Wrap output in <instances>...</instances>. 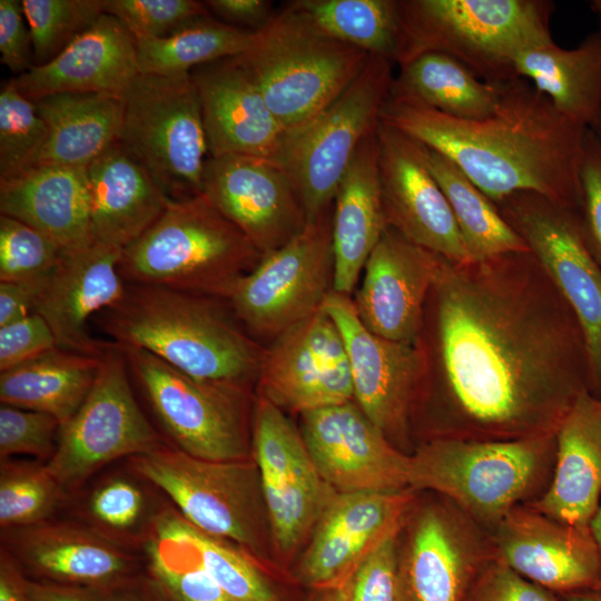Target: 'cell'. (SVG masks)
Masks as SVG:
<instances>
[{
  "label": "cell",
  "instance_id": "cell-38",
  "mask_svg": "<svg viewBox=\"0 0 601 601\" xmlns=\"http://www.w3.org/2000/svg\"><path fill=\"white\" fill-rule=\"evenodd\" d=\"M423 147L426 164L447 199L472 262L529 252L496 205L452 160Z\"/></svg>",
  "mask_w": 601,
  "mask_h": 601
},
{
  "label": "cell",
  "instance_id": "cell-2",
  "mask_svg": "<svg viewBox=\"0 0 601 601\" xmlns=\"http://www.w3.org/2000/svg\"><path fill=\"white\" fill-rule=\"evenodd\" d=\"M381 121L447 157L495 205L528 191L580 211L588 128L560 114L526 79L501 82L497 106L483 119L388 97Z\"/></svg>",
  "mask_w": 601,
  "mask_h": 601
},
{
  "label": "cell",
  "instance_id": "cell-39",
  "mask_svg": "<svg viewBox=\"0 0 601 601\" xmlns=\"http://www.w3.org/2000/svg\"><path fill=\"white\" fill-rule=\"evenodd\" d=\"M253 36L208 16L168 37L136 40L139 73L186 75L200 65L244 53Z\"/></svg>",
  "mask_w": 601,
  "mask_h": 601
},
{
  "label": "cell",
  "instance_id": "cell-5",
  "mask_svg": "<svg viewBox=\"0 0 601 601\" xmlns=\"http://www.w3.org/2000/svg\"><path fill=\"white\" fill-rule=\"evenodd\" d=\"M554 457L555 433L514 440L428 439L410 454L408 489L444 496L491 531L545 491Z\"/></svg>",
  "mask_w": 601,
  "mask_h": 601
},
{
  "label": "cell",
  "instance_id": "cell-9",
  "mask_svg": "<svg viewBox=\"0 0 601 601\" xmlns=\"http://www.w3.org/2000/svg\"><path fill=\"white\" fill-rule=\"evenodd\" d=\"M118 346L170 445L209 461L253 457L248 385L201 380L144 349Z\"/></svg>",
  "mask_w": 601,
  "mask_h": 601
},
{
  "label": "cell",
  "instance_id": "cell-32",
  "mask_svg": "<svg viewBox=\"0 0 601 601\" xmlns=\"http://www.w3.org/2000/svg\"><path fill=\"white\" fill-rule=\"evenodd\" d=\"M386 227L375 132L358 147L333 200L334 292L352 296Z\"/></svg>",
  "mask_w": 601,
  "mask_h": 601
},
{
  "label": "cell",
  "instance_id": "cell-49",
  "mask_svg": "<svg viewBox=\"0 0 601 601\" xmlns=\"http://www.w3.org/2000/svg\"><path fill=\"white\" fill-rule=\"evenodd\" d=\"M465 601H560V598L494 558L477 575Z\"/></svg>",
  "mask_w": 601,
  "mask_h": 601
},
{
  "label": "cell",
  "instance_id": "cell-18",
  "mask_svg": "<svg viewBox=\"0 0 601 601\" xmlns=\"http://www.w3.org/2000/svg\"><path fill=\"white\" fill-rule=\"evenodd\" d=\"M257 384L259 396L299 414L354 401L345 343L323 307L274 337Z\"/></svg>",
  "mask_w": 601,
  "mask_h": 601
},
{
  "label": "cell",
  "instance_id": "cell-16",
  "mask_svg": "<svg viewBox=\"0 0 601 601\" xmlns=\"http://www.w3.org/2000/svg\"><path fill=\"white\" fill-rule=\"evenodd\" d=\"M252 445L273 545L279 554L290 555L337 493L317 470L302 433L282 408L259 395L254 402Z\"/></svg>",
  "mask_w": 601,
  "mask_h": 601
},
{
  "label": "cell",
  "instance_id": "cell-62",
  "mask_svg": "<svg viewBox=\"0 0 601 601\" xmlns=\"http://www.w3.org/2000/svg\"><path fill=\"white\" fill-rule=\"evenodd\" d=\"M593 130V132L595 134V136L598 137V139L600 140L601 142V118L600 120L598 121V124L593 127V128H590Z\"/></svg>",
  "mask_w": 601,
  "mask_h": 601
},
{
  "label": "cell",
  "instance_id": "cell-1",
  "mask_svg": "<svg viewBox=\"0 0 601 601\" xmlns=\"http://www.w3.org/2000/svg\"><path fill=\"white\" fill-rule=\"evenodd\" d=\"M418 343L425 372L415 407L431 396L439 411L426 440L555 433L590 390L581 327L530 250L442 257Z\"/></svg>",
  "mask_w": 601,
  "mask_h": 601
},
{
  "label": "cell",
  "instance_id": "cell-45",
  "mask_svg": "<svg viewBox=\"0 0 601 601\" xmlns=\"http://www.w3.org/2000/svg\"><path fill=\"white\" fill-rule=\"evenodd\" d=\"M186 538L206 572L237 601H280L247 553L184 519Z\"/></svg>",
  "mask_w": 601,
  "mask_h": 601
},
{
  "label": "cell",
  "instance_id": "cell-20",
  "mask_svg": "<svg viewBox=\"0 0 601 601\" xmlns=\"http://www.w3.org/2000/svg\"><path fill=\"white\" fill-rule=\"evenodd\" d=\"M300 417L305 445L336 493L408 489L410 454L396 447L355 401Z\"/></svg>",
  "mask_w": 601,
  "mask_h": 601
},
{
  "label": "cell",
  "instance_id": "cell-28",
  "mask_svg": "<svg viewBox=\"0 0 601 601\" xmlns=\"http://www.w3.org/2000/svg\"><path fill=\"white\" fill-rule=\"evenodd\" d=\"M139 73L135 37L114 16L102 13L61 53L14 76L30 100L59 92H100L122 97Z\"/></svg>",
  "mask_w": 601,
  "mask_h": 601
},
{
  "label": "cell",
  "instance_id": "cell-60",
  "mask_svg": "<svg viewBox=\"0 0 601 601\" xmlns=\"http://www.w3.org/2000/svg\"><path fill=\"white\" fill-rule=\"evenodd\" d=\"M327 601H348L346 587L343 585L341 588L334 589L333 593L327 599Z\"/></svg>",
  "mask_w": 601,
  "mask_h": 601
},
{
  "label": "cell",
  "instance_id": "cell-27",
  "mask_svg": "<svg viewBox=\"0 0 601 601\" xmlns=\"http://www.w3.org/2000/svg\"><path fill=\"white\" fill-rule=\"evenodd\" d=\"M208 157L244 155L275 159L286 132L237 57L194 68Z\"/></svg>",
  "mask_w": 601,
  "mask_h": 601
},
{
  "label": "cell",
  "instance_id": "cell-33",
  "mask_svg": "<svg viewBox=\"0 0 601 601\" xmlns=\"http://www.w3.org/2000/svg\"><path fill=\"white\" fill-rule=\"evenodd\" d=\"M516 76L530 81L570 120L593 128L601 118V31L573 49L550 42L522 51Z\"/></svg>",
  "mask_w": 601,
  "mask_h": 601
},
{
  "label": "cell",
  "instance_id": "cell-59",
  "mask_svg": "<svg viewBox=\"0 0 601 601\" xmlns=\"http://www.w3.org/2000/svg\"><path fill=\"white\" fill-rule=\"evenodd\" d=\"M589 529L598 550L601 568V497L598 508L590 520Z\"/></svg>",
  "mask_w": 601,
  "mask_h": 601
},
{
  "label": "cell",
  "instance_id": "cell-11",
  "mask_svg": "<svg viewBox=\"0 0 601 601\" xmlns=\"http://www.w3.org/2000/svg\"><path fill=\"white\" fill-rule=\"evenodd\" d=\"M394 62L371 56L357 78L313 120L286 135L274 159L295 181L307 221L332 207L361 144L374 135L393 83Z\"/></svg>",
  "mask_w": 601,
  "mask_h": 601
},
{
  "label": "cell",
  "instance_id": "cell-52",
  "mask_svg": "<svg viewBox=\"0 0 601 601\" xmlns=\"http://www.w3.org/2000/svg\"><path fill=\"white\" fill-rule=\"evenodd\" d=\"M1 63L21 75L33 67L31 35L19 0H0Z\"/></svg>",
  "mask_w": 601,
  "mask_h": 601
},
{
  "label": "cell",
  "instance_id": "cell-53",
  "mask_svg": "<svg viewBox=\"0 0 601 601\" xmlns=\"http://www.w3.org/2000/svg\"><path fill=\"white\" fill-rule=\"evenodd\" d=\"M210 14L233 27L256 32L275 14L268 0H208L204 1Z\"/></svg>",
  "mask_w": 601,
  "mask_h": 601
},
{
  "label": "cell",
  "instance_id": "cell-54",
  "mask_svg": "<svg viewBox=\"0 0 601 601\" xmlns=\"http://www.w3.org/2000/svg\"><path fill=\"white\" fill-rule=\"evenodd\" d=\"M46 279L0 282V326L35 313L36 302Z\"/></svg>",
  "mask_w": 601,
  "mask_h": 601
},
{
  "label": "cell",
  "instance_id": "cell-58",
  "mask_svg": "<svg viewBox=\"0 0 601 601\" xmlns=\"http://www.w3.org/2000/svg\"><path fill=\"white\" fill-rule=\"evenodd\" d=\"M560 601H601V585L559 595Z\"/></svg>",
  "mask_w": 601,
  "mask_h": 601
},
{
  "label": "cell",
  "instance_id": "cell-40",
  "mask_svg": "<svg viewBox=\"0 0 601 601\" xmlns=\"http://www.w3.org/2000/svg\"><path fill=\"white\" fill-rule=\"evenodd\" d=\"M290 3L333 38L395 63L397 0H295Z\"/></svg>",
  "mask_w": 601,
  "mask_h": 601
},
{
  "label": "cell",
  "instance_id": "cell-7",
  "mask_svg": "<svg viewBox=\"0 0 601 601\" xmlns=\"http://www.w3.org/2000/svg\"><path fill=\"white\" fill-rule=\"evenodd\" d=\"M236 57L289 135L335 100L371 56L333 38L288 1Z\"/></svg>",
  "mask_w": 601,
  "mask_h": 601
},
{
  "label": "cell",
  "instance_id": "cell-30",
  "mask_svg": "<svg viewBox=\"0 0 601 601\" xmlns=\"http://www.w3.org/2000/svg\"><path fill=\"white\" fill-rule=\"evenodd\" d=\"M86 175L92 238L109 246L132 244L171 200L118 141L86 167Z\"/></svg>",
  "mask_w": 601,
  "mask_h": 601
},
{
  "label": "cell",
  "instance_id": "cell-44",
  "mask_svg": "<svg viewBox=\"0 0 601 601\" xmlns=\"http://www.w3.org/2000/svg\"><path fill=\"white\" fill-rule=\"evenodd\" d=\"M32 42L33 66L61 53L105 13V0H22Z\"/></svg>",
  "mask_w": 601,
  "mask_h": 601
},
{
  "label": "cell",
  "instance_id": "cell-13",
  "mask_svg": "<svg viewBox=\"0 0 601 601\" xmlns=\"http://www.w3.org/2000/svg\"><path fill=\"white\" fill-rule=\"evenodd\" d=\"M496 207L579 323L590 390L601 395V264L585 239L580 211L528 191L513 194Z\"/></svg>",
  "mask_w": 601,
  "mask_h": 601
},
{
  "label": "cell",
  "instance_id": "cell-3",
  "mask_svg": "<svg viewBox=\"0 0 601 601\" xmlns=\"http://www.w3.org/2000/svg\"><path fill=\"white\" fill-rule=\"evenodd\" d=\"M215 299L127 284L124 298L95 322L110 342L144 349L191 376L244 385L257 382L265 348Z\"/></svg>",
  "mask_w": 601,
  "mask_h": 601
},
{
  "label": "cell",
  "instance_id": "cell-55",
  "mask_svg": "<svg viewBox=\"0 0 601 601\" xmlns=\"http://www.w3.org/2000/svg\"><path fill=\"white\" fill-rule=\"evenodd\" d=\"M29 601H104L100 589L53 583L27 578Z\"/></svg>",
  "mask_w": 601,
  "mask_h": 601
},
{
  "label": "cell",
  "instance_id": "cell-56",
  "mask_svg": "<svg viewBox=\"0 0 601 601\" xmlns=\"http://www.w3.org/2000/svg\"><path fill=\"white\" fill-rule=\"evenodd\" d=\"M104 601H164L151 580L140 574L108 589H100Z\"/></svg>",
  "mask_w": 601,
  "mask_h": 601
},
{
  "label": "cell",
  "instance_id": "cell-57",
  "mask_svg": "<svg viewBox=\"0 0 601 601\" xmlns=\"http://www.w3.org/2000/svg\"><path fill=\"white\" fill-rule=\"evenodd\" d=\"M27 577L12 559L1 549L0 551V601H29L26 590Z\"/></svg>",
  "mask_w": 601,
  "mask_h": 601
},
{
  "label": "cell",
  "instance_id": "cell-21",
  "mask_svg": "<svg viewBox=\"0 0 601 601\" xmlns=\"http://www.w3.org/2000/svg\"><path fill=\"white\" fill-rule=\"evenodd\" d=\"M378 174L384 216L411 243L456 263L472 262L422 144L381 121Z\"/></svg>",
  "mask_w": 601,
  "mask_h": 601
},
{
  "label": "cell",
  "instance_id": "cell-47",
  "mask_svg": "<svg viewBox=\"0 0 601 601\" xmlns=\"http://www.w3.org/2000/svg\"><path fill=\"white\" fill-rule=\"evenodd\" d=\"M105 12L140 39L168 37L191 22L211 16L197 0H105Z\"/></svg>",
  "mask_w": 601,
  "mask_h": 601
},
{
  "label": "cell",
  "instance_id": "cell-24",
  "mask_svg": "<svg viewBox=\"0 0 601 601\" xmlns=\"http://www.w3.org/2000/svg\"><path fill=\"white\" fill-rule=\"evenodd\" d=\"M121 255V248L98 242L61 252L35 306L58 347L99 357L106 353L111 342L93 337L89 322L126 294L127 283L119 270Z\"/></svg>",
  "mask_w": 601,
  "mask_h": 601
},
{
  "label": "cell",
  "instance_id": "cell-37",
  "mask_svg": "<svg viewBox=\"0 0 601 601\" xmlns=\"http://www.w3.org/2000/svg\"><path fill=\"white\" fill-rule=\"evenodd\" d=\"M140 550L164 601H237L198 562L174 505L157 510Z\"/></svg>",
  "mask_w": 601,
  "mask_h": 601
},
{
  "label": "cell",
  "instance_id": "cell-17",
  "mask_svg": "<svg viewBox=\"0 0 601 601\" xmlns=\"http://www.w3.org/2000/svg\"><path fill=\"white\" fill-rule=\"evenodd\" d=\"M322 307L343 336L355 403L402 451L410 442L425 372L424 352L418 341L396 342L375 335L359 319L352 296L333 289Z\"/></svg>",
  "mask_w": 601,
  "mask_h": 601
},
{
  "label": "cell",
  "instance_id": "cell-31",
  "mask_svg": "<svg viewBox=\"0 0 601 601\" xmlns=\"http://www.w3.org/2000/svg\"><path fill=\"white\" fill-rule=\"evenodd\" d=\"M0 213L38 229L62 253L95 242L82 167L35 165L0 180Z\"/></svg>",
  "mask_w": 601,
  "mask_h": 601
},
{
  "label": "cell",
  "instance_id": "cell-23",
  "mask_svg": "<svg viewBox=\"0 0 601 601\" xmlns=\"http://www.w3.org/2000/svg\"><path fill=\"white\" fill-rule=\"evenodd\" d=\"M489 532L495 559L558 595L601 585L589 526L564 523L524 504Z\"/></svg>",
  "mask_w": 601,
  "mask_h": 601
},
{
  "label": "cell",
  "instance_id": "cell-36",
  "mask_svg": "<svg viewBox=\"0 0 601 601\" xmlns=\"http://www.w3.org/2000/svg\"><path fill=\"white\" fill-rule=\"evenodd\" d=\"M499 96L500 83L481 80L447 55L430 52L400 67L388 97L416 102L454 118L479 120L494 112Z\"/></svg>",
  "mask_w": 601,
  "mask_h": 601
},
{
  "label": "cell",
  "instance_id": "cell-51",
  "mask_svg": "<svg viewBox=\"0 0 601 601\" xmlns=\"http://www.w3.org/2000/svg\"><path fill=\"white\" fill-rule=\"evenodd\" d=\"M58 347L47 322L37 313L0 326V372Z\"/></svg>",
  "mask_w": 601,
  "mask_h": 601
},
{
  "label": "cell",
  "instance_id": "cell-8",
  "mask_svg": "<svg viewBox=\"0 0 601 601\" xmlns=\"http://www.w3.org/2000/svg\"><path fill=\"white\" fill-rule=\"evenodd\" d=\"M128 460L131 473L162 491L196 529L264 556L272 542L255 460L209 461L170 444Z\"/></svg>",
  "mask_w": 601,
  "mask_h": 601
},
{
  "label": "cell",
  "instance_id": "cell-25",
  "mask_svg": "<svg viewBox=\"0 0 601 601\" xmlns=\"http://www.w3.org/2000/svg\"><path fill=\"white\" fill-rule=\"evenodd\" d=\"M413 490L337 493L313 530L298 571L317 588H341L367 554L402 528Z\"/></svg>",
  "mask_w": 601,
  "mask_h": 601
},
{
  "label": "cell",
  "instance_id": "cell-22",
  "mask_svg": "<svg viewBox=\"0 0 601 601\" xmlns=\"http://www.w3.org/2000/svg\"><path fill=\"white\" fill-rule=\"evenodd\" d=\"M7 551L29 579L108 589L139 575L131 548L83 522L52 519L1 531Z\"/></svg>",
  "mask_w": 601,
  "mask_h": 601
},
{
  "label": "cell",
  "instance_id": "cell-15",
  "mask_svg": "<svg viewBox=\"0 0 601 601\" xmlns=\"http://www.w3.org/2000/svg\"><path fill=\"white\" fill-rule=\"evenodd\" d=\"M412 505L398 542V601H465L495 558L490 532L444 496Z\"/></svg>",
  "mask_w": 601,
  "mask_h": 601
},
{
  "label": "cell",
  "instance_id": "cell-12",
  "mask_svg": "<svg viewBox=\"0 0 601 601\" xmlns=\"http://www.w3.org/2000/svg\"><path fill=\"white\" fill-rule=\"evenodd\" d=\"M121 348L110 343L83 403L60 427L47 469L70 496L96 472L122 457L168 444L140 408Z\"/></svg>",
  "mask_w": 601,
  "mask_h": 601
},
{
  "label": "cell",
  "instance_id": "cell-4",
  "mask_svg": "<svg viewBox=\"0 0 601 601\" xmlns=\"http://www.w3.org/2000/svg\"><path fill=\"white\" fill-rule=\"evenodd\" d=\"M553 11L549 0H397L395 63L439 52L485 82L516 79V57L553 40Z\"/></svg>",
  "mask_w": 601,
  "mask_h": 601
},
{
  "label": "cell",
  "instance_id": "cell-34",
  "mask_svg": "<svg viewBox=\"0 0 601 601\" xmlns=\"http://www.w3.org/2000/svg\"><path fill=\"white\" fill-rule=\"evenodd\" d=\"M49 129L36 165L86 168L118 141L122 97L100 92H59L32 100Z\"/></svg>",
  "mask_w": 601,
  "mask_h": 601
},
{
  "label": "cell",
  "instance_id": "cell-35",
  "mask_svg": "<svg viewBox=\"0 0 601 601\" xmlns=\"http://www.w3.org/2000/svg\"><path fill=\"white\" fill-rule=\"evenodd\" d=\"M102 356L56 347L0 372L1 404L50 414L62 426L87 397Z\"/></svg>",
  "mask_w": 601,
  "mask_h": 601
},
{
  "label": "cell",
  "instance_id": "cell-61",
  "mask_svg": "<svg viewBox=\"0 0 601 601\" xmlns=\"http://www.w3.org/2000/svg\"><path fill=\"white\" fill-rule=\"evenodd\" d=\"M591 10L595 13L599 20V30L601 31V0H593L590 2Z\"/></svg>",
  "mask_w": 601,
  "mask_h": 601
},
{
  "label": "cell",
  "instance_id": "cell-50",
  "mask_svg": "<svg viewBox=\"0 0 601 601\" xmlns=\"http://www.w3.org/2000/svg\"><path fill=\"white\" fill-rule=\"evenodd\" d=\"M580 218L585 239L601 264V142L588 128L581 161Z\"/></svg>",
  "mask_w": 601,
  "mask_h": 601
},
{
  "label": "cell",
  "instance_id": "cell-26",
  "mask_svg": "<svg viewBox=\"0 0 601 601\" xmlns=\"http://www.w3.org/2000/svg\"><path fill=\"white\" fill-rule=\"evenodd\" d=\"M441 258L386 227L352 297L364 326L391 341L416 343Z\"/></svg>",
  "mask_w": 601,
  "mask_h": 601
},
{
  "label": "cell",
  "instance_id": "cell-48",
  "mask_svg": "<svg viewBox=\"0 0 601 601\" xmlns=\"http://www.w3.org/2000/svg\"><path fill=\"white\" fill-rule=\"evenodd\" d=\"M59 421L47 413L0 406V460L24 454L47 463L56 452Z\"/></svg>",
  "mask_w": 601,
  "mask_h": 601
},
{
  "label": "cell",
  "instance_id": "cell-43",
  "mask_svg": "<svg viewBox=\"0 0 601 601\" xmlns=\"http://www.w3.org/2000/svg\"><path fill=\"white\" fill-rule=\"evenodd\" d=\"M49 129L35 104L19 91L14 77L0 88V180L13 178L35 166Z\"/></svg>",
  "mask_w": 601,
  "mask_h": 601
},
{
  "label": "cell",
  "instance_id": "cell-42",
  "mask_svg": "<svg viewBox=\"0 0 601 601\" xmlns=\"http://www.w3.org/2000/svg\"><path fill=\"white\" fill-rule=\"evenodd\" d=\"M136 480V475H119L100 483L87 500L82 521L129 548L141 545L157 512L149 511L147 496Z\"/></svg>",
  "mask_w": 601,
  "mask_h": 601
},
{
  "label": "cell",
  "instance_id": "cell-41",
  "mask_svg": "<svg viewBox=\"0 0 601 601\" xmlns=\"http://www.w3.org/2000/svg\"><path fill=\"white\" fill-rule=\"evenodd\" d=\"M69 497L40 461L1 460V531L33 525L52 519Z\"/></svg>",
  "mask_w": 601,
  "mask_h": 601
},
{
  "label": "cell",
  "instance_id": "cell-19",
  "mask_svg": "<svg viewBox=\"0 0 601 601\" xmlns=\"http://www.w3.org/2000/svg\"><path fill=\"white\" fill-rule=\"evenodd\" d=\"M203 194L265 256L306 226L299 190L288 173L269 158L208 157Z\"/></svg>",
  "mask_w": 601,
  "mask_h": 601
},
{
  "label": "cell",
  "instance_id": "cell-14",
  "mask_svg": "<svg viewBox=\"0 0 601 601\" xmlns=\"http://www.w3.org/2000/svg\"><path fill=\"white\" fill-rule=\"evenodd\" d=\"M333 205L234 286L235 317L260 336L278 334L318 311L333 289Z\"/></svg>",
  "mask_w": 601,
  "mask_h": 601
},
{
  "label": "cell",
  "instance_id": "cell-29",
  "mask_svg": "<svg viewBox=\"0 0 601 601\" xmlns=\"http://www.w3.org/2000/svg\"><path fill=\"white\" fill-rule=\"evenodd\" d=\"M601 497V395L583 391L555 432L551 481L533 502L555 520L589 526Z\"/></svg>",
  "mask_w": 601,
  "mask_h": 601
},
{
  "label": "cell",
  "instance_id": "cell-46",
  "mask_svg": "<svg viewBox=\"0 0 601 601\" xmlns=\"http://www.w3.org/2000/svg\"><path fill=\"white\" fill-rule=\"evenodd\" d=\"M60 256V248L41 231L0 215V282L43 280Z\"/></svg>",
  "mask_w": 601,
  "mask_h": 601
},
{
  "label": "cell",
  "instance_id": "cell-6",
  "mask_svg": "<svg viewBox=\"0 0 601 601\" xmlns=\"http://www.w3.org/2000/svg\"><path fill=\"white\" fill-rule=\"evenodd\" d=\"M262 257L201 193L170 200L158 220L122 249L119 270L127 284L227 300Z\"/></svg>",
  "mask_w": 601,
  "mask_h": 601
},
{
  "label": "cell",
  "instance_id": "cell-10",
  "mask_svg": "<svg viewBox=\"0 0 601 601\" xmlns=\"http://www.w3.org/2000/svg\"><path fill=\"white\" fill-rule=\"evenodd\" d=\"M122 100L118 142L171 200L201 194L208 147L190 73H138Z\"/></svg>",
  "mask_w": 601,
  "mask_h": 601
}]
</instances>
